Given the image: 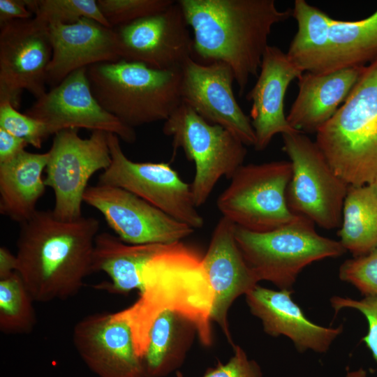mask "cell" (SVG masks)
<instances>
[{
	"mask_svg": "<svg viewBox=\"0 0 377 377\" xmlns=\"http://www.w3.org/2000/svg\"><path fill=\"white\" fill-rule=\"evenodd\" d=\"M303 73L279 47L267 46L257 81L246 95V99L252 102L250 119L256 150L267 148L276 134L300 133L287 121L284 99L289 84Z\"/></svg>",
	"mask_w": 377,
	"mask_h": 377,
	"instance_id": "cell-19",
	"label": "cell"
},
{
	"mask_svg": "<svg viewBox=\"0 0 377 377\" xmlns=\"http://www.w3.org/2000/svg\"><path fill=\"white\" fill-rule=\"evenodd\" d=\"M48 27L52 54L47 84L52 87L78 69L121 59L113 28L88 18L69 24H50Z\"/></svg>",
	"mask_w": 377,
	"mask_h": 377,
	"instance_id": "cell-20",
	"label": "cell"
},
{
	"mask_svg": "<svg viewBox=\"0 0 377 377\" xmlns=\"http://www.w3.org/2000/svg\"><path fill=\"white\" fill-rule=\"evenodd\" d=\"M316 142L334 172L349 186L377 182V58L365 66Z\"/></svg>",
	"mask_w": 377,
	"mask_h": 377,
	"instance_id": "cell-4",
	"label": "cell"
},
{
	"mask_svg": "<svg viewBox=\"0 0 377 377\" xmlns=\"http://www.w3.org/2000/svg\"><path fill=\"white\" fill-rule=\"evenodd\" d=\"M330 304L335 313L348 308L360 311L365 317L368 332L362 338V341L377 362V297L367 296L361 300H355L334 295L331 297Z\"/></svg>",
	"mask_w": 377,
	"mask_h": 377,
	"instance_id": "cell-33",
	"label": "cell"
},
{
	"mask_svg": "<svg viewBox=\"0 0 377 377\" xmlns=\"http://www.w3.org/2000/svg\"><path fill=\"white\" fill-rule=\"evenodd\" d=\"M377 58V10L356 21L330 17L324 52L314 73L365 66Z\"/></svg>",
	"mask_w": 377,
	"mask_h": 377,
	"instance_id": "cell-25",
	"label": "cell"
},
{
	"mask_svg": "<svg viewBox=\"0 0 377 377\" xmlns=\"http://www.w3.org/2000/svg\"><path fill=\"white\" fill-rule=\"evenodd\" d=\"M48 159L45 153L26 150L0 164V212L19 224L29 219L46 185L43 173Z\"/></svg>",
	"mask_w": 377,
	"mask_h": 377,
	"instance_id": "cell-23",
	"label": "cell"
},
{
	"mask_svg": "<svg viewBox=\"0 0 377 377\" xmlns=\"http://www.w3.org/2000/svg\"><path fill=\"white\" fill-rule=\"evenodd\" d=\"M338 236L341 245L354 257L377 248V182L349 186Z\"/></svg>",
	"mask_w": 377,
	"mask_h": 377,
	"instance_id": "cell-27",
	"label": "cell"
},
{
	"mask_svg": "<svg viewBox=\"0 0 377 377\" xmlns=\"http://www.w3.org/2000/svg\"><path fill=\"white\" fill-rule=\"evenodd\" d=\"M28 144L0 128V164L6 163L25 150Z\"/></svg>",
	"mask_w": 377,
	"mask_h": 377,
	"instance_id": "cell-36",
	"label": "cell"
},
{
	"mask_svg": "<svg viewBox=\"0 0 377 377\" xmlns=\"http://www.w3.org/2000/svg\"><path fill=\"white\" fill-rule=\"evenodd\" d=\"M283 150L292 165L286 191L290 211L319 227H340L349 185L332 169L316 144L304 133L283 134Z\"/></svg>",
	"mask_w": 377,
	"mask_h": 377,
	"instance_id": "cell-9",
	"label": "cell"
},
{
	"mask_svg": "<svg viewBox=\"0 0 377 377\" xmlns=\"http://www.w3.org/2000/svg\"><path fill=\"white\" fill-rule=\"evenodd\" d=\"M34 17L47 24H73L82 18L110 27L96 0H24Z\"/></svg>",
	"mask_w": 377,
	"mask_h": 377,
	"instance_id": "cell-29",
	"label": "cell"
},
{
	"mask_svg": "<svg viewBox=\"0 0 377 377\" xmlns=\"http://www.w3.org/2000/svg\"><path fill=\"white\" fill-rule=\"evenodd\" d=\"M181 69L182 101L208 122L231 132L246 146H254V130L250 117L236 101L230 67L219 61L201 64L190 57Z\"/></svg>",
	"mask_w": 377,
	"mask_h": 377,
	"instance_id": "cell-16",
	"label": "cell"
},
{
	"mask_svg": "<svg viewBox=\"0 0 377 377\" xmlns=\"http://www.w3.org/2000/svg\"><path fill=\"white\" fill-rule=\"evenodd\" d=\"M16 256L5 246L0 248V279L16 272Z\"/></svg>",
	"mask_w": 377,
	"mask_h": 377,
	"instance_id": "cell-37",
	"label": "cell"
},
{
	"mask_svg": "<svg viewBox=\"0 0 377 377\" xmlns=\"http://www.w3.org/2000/svg\"><path fill=\"white\" fill-rule=\"evenodd\" d=\"M73 343L98 377H145L127 324L113 313L88 315L75 325Z\"/></svg>",
	"mask_w": 377,
	"mask_h": 377,
	"instance_id": "cell-17",
	"label": "cell"
},
{
	"mask_svg": "<svg viewBox=\"0 0 377 377\" xmlns=\"http://www.w3.org/2000/svg\"><path fill=\"white\" fill-rule=\"evenodd\" d=\"M163 133L172 138L174 156L182 148L195 164L191 185L196 207L207 202L221 178L231 179L246 156V145L235 135L183 102L164 121Z\"/></svg>",
	"mask_w": 377,
	"mask_h": 377,
	"instance_id": "cell-7",
	"label": "cell"
},
{
	"mask_svg": "<svg viewBox=\"0 0 377 377\" xmlns=\"http://www.w3.org/2000/svg\"><path fill=\"white\" fill-rule=\"evenodd\" d=\"M24 0H0V25L16 20L32 18Z\"/></svg>",
	"mask_w": 377,
	"mask_h": 377,
	"instance_id": "cell-35",
	"label": "cell"
},
{
	"mask_svg": "<svg viewBox=\"0 0 377 377\" xmlns=\"http://www.w3.org/2000/svg\"><path fill=\"white\" fill-rule=\"evenodd\" d=\"M196 332L193 323L170 310L154 320L145 352L140 359L145 377H163L177 369Z\"/></svg>",
	"mask_w": 377,
	"mask_h": 377,
	"instance_id": "cell-26",
	"label": "cell"
},
{
	"mask_svg": "<svg viewBox=\"0 0 377 377\" xmlns=\"http://www.w3.org/2000/svg\"><path fill=\"white\" fill-rule=\"evenodd\" d=\"M108 139L111 163L97 184L124 188L194 230L202 228L204 219L195 205L191 185L169 163L133 161L117 135L108 133Z\"/></svg>",
	"mask_w": 377,
	"mask_h": 377,
	"instance_id": "cell-11",
	"label": "cell"
},
{
	"mask_svg": "<svg viewBox=\"0 0 377 377\" xmlns=\"http://www.w3.org/2000/svg\"><path fill=\"white\" fill-rule=\"evenodd\" d=\"M235 237L258 281H269L279 289L292 290L298 275L309 265L346 252L339 241L319 235L315 223L301 216L263 232L235 226Z\"/></svg>",
	"mask_w": 377,
	"mask_h": 377,
	"instance_id": "cell-6",
	"label": "cell"
},
{
	"mask_svg": "<svg viewBox=\"0 0 377 377\" xmlns=\"http://www.w3.org/2000/svg\"><path fill=\"white\" fill-rule=\"evenodd\" d=\"M34 300L20 274L0 279V330L7 334L30 333L36 323Z\"/></svg>",
	"mask_w": 377,
	"mask_h": 377,
	"instance_id": "cell-28",
	"label": "cell"
},
{
	"mask_svg": "<svg viewBox=\"0 0 377 377\" xmlns=\"http://www.w3.org/2000/svg\"><path fill=\"white\" fill-rule=\"evenodd\" d=\"M83 201L97 209L121 241L129 244L180 242L194 229L121 188L89 186Z\"/></svg>",
	"mask_w": 377,
	"mask_h": 377,
	"instance_id": "cell-13",
	"label": "cell"
},
{
	"mask_svg": "<svg viewBox=\"0 0 377 377\" xmlns=\"http://www.w3.org/2000/svg\"><path fill=\"white\" fill-rule=\"evenodd\" d=\"M292 175L289 161L241 165L220 193L216 207L236 226L258 232L272 230L297 218L287 202Z\"/></svg>",
	"mask_w": 377,
	"mask_h": 377,
	"instance_id": "cell-8",
	"label": "cell"
},
{
	"mask_svg": "<svg viewBox=\"0 0 377 377\" xmlns=\"http://www.w3.org/2000/svg\"><path fill=\"white\" fill-rule=\"evenodd\" d=\"M364 67L303 73L298 79V94L286 116L289 124L300 133H316L346 101Z\"/></svg>",
	"mask_w": 377,
	"mask_h": 377,
	"instance_id": "cell-22",
	"label": "cell"
},
{
	"mask_svg": "<svg viewBox=\"0 0 377 377\" xmlns=\"http://www.w3.org/2000/svg\"><path fill=\"white\" fill-rule=\"evenodd\" d=\"M233 355L226 364H218L210 368L202 377H263L261 369L258 363L249 359L246 352L239 346H233ZM177 377H184L180 371Z\"/></svg>",
	"mask_w": 377,
	"mask_h": 377,
	"instance_id": "cell-34",
	"label": "cell"
},
{
	"mask_svg": "<svg viewBox=\"0 0 377 377\" xmlns=\"http://www.w3.org/2000/svg\"><path fill=\"white\" fill-rule=\"evenodd\" d=\"M163 245L129 244L109 232H99L95 239L92 270L105 272L110 281L94 288L121 295L139 289L144 266Z\"/></svg>",
	"mask_w": 377,
	"mask_h": 377,
	"instance_id": "cell-24",
	"label": "cell"
},
{
	"mask_svg": "<svg viewBox=\"0 0 377 377\" xmlns=\"http://www.w3.org/2000/svg\"><path fill=\"white\" fill-rule=\"evenodd\" d=\"M339 277L354 286L364 297H377V248L344 261L339 267Z\"/></svg>",
	"mask_w": 377,
	"mask_h": 377,
	"instance_id": "cell-32",
	"label": "cell"
},
{
	"mask_svg": "<svg viewBox=\"0 0 377 377\" xmlns=\"http://www.w3.org/2000/svg\"><path fill=\"white\" fill-rule=\"evenodd\" d=\"M346 377H367V373L364 369H360L355 371L348 372Z\"/></svg>",
	"mask_w": 377,
	"mask_h": 377,
	"instance_id": "cell-38",
	"label": "cell"
},
{
	"mask_svg": "<svg viewBox=\"0 0 377 377\" xmlns=\"http://www.w3.org/2000/svg\"><path fill=\"white\" fill-rule=\"evenodd\" d=\"M172 0H98V7L111 28L134 22L161 12Z\"/></svg>",
	"mask_w": 377,
	"mask_h": 377,
	"instance_id": "cell-30",
	"label": "cell"
},
{
	"mask_svg": "<svg viewBox=\"0 0 377 377\" xmlns=\"http://www.w3.org/2000/svg\"><path fill=\"white\" fill-rule=\"evenodd\" d=\"M178 1L166 9L113 28L121 59L158 70L180 69L193 53V40Z\"/></svg>",
	"mask_w": 377,
	"mask_h": 377,
	"instance_id": "cell-14",
	"label": "cell"
},
{
	"mask_svg": "<svg viewBox=\"0 0 377 377\" xmlns=\"http://www.w3.org/2000/svg\"><path fill=\"white\" fill-rule=\"evenodd\" d=\"M20 226L16 272L34 301L45 303L75 295L93 272L99 221L84 216L62 220L52 210L38 209Z\"/></svg>",
	"mask_w": 377,
	"mask_h": 377,
	"instance_id": "cell-2",
	"label": "cell"
},
{
	"mask_svg": "<svg viewBox=\"0 0 377 377\" xmlns=\"http://www.w3.org/2000/svg\"><path fill=\"white\" fill-rule=\"evenodd\" d=\"M52 54L48 24L36 17L0 25V101L18 109L24 90L43 96Z\"/></svg>",
	"mask_w": 377,
	"mask_h": 377,
	"instance_id": "cell-12",
	"label": "cell"
},
{
	"mask_svg": "<svg viewBox=\"0 0 377 377\" xmlns=\"http://www.w3.org/2000/svg\"><path fill=\"white\" fill-rule=\"evenodd\" d=\"M0 128L38 149L49 137L41 121L20 113L7 100L0 101Z\"/></svg>",
	"mask_w": 377,
	"mask_h": 377,
	"instance_id": "cell-31",
	"label": "cell"
},
{
	"mask_svg": "<svg viewBox=\"0 0 377 377\" xmlns=\"http://www.w3.org/2000/svg\"><path fill=\"white\" fill-rule=\"evenodd\" d=\"M135 302L113 313L130 328L140 359L154 320L168 310L190 320L204 346L212 344L214 295L197 251L182 241L164 244L144 266Z\"/></svg>",
	"mask_w": 377,
	"mask_h": 377,
	"instance_id": "cell-1",
	"label": "cell"
},
{
	"mask_svg": "<svg viewBox=\"0 0 377 377\" xmlns=\"http://www.w3.org/2000/svg\"><path fill=\"white\" fill-rule=\"evenodd\" d=\"M25 114L41 121L49 136L62 130L81 128L114 133L129 144L137 138L134 128L107 112L96 99L87 68L71 73L36 99Z\"/></svg>",
	"mask_w": 377,
	"mask_h": 377,
	"instance_id": "cell-15",
	"label": "cell"
},
{
	"mask_svg": "<svg viewBox=\"0 0 377 377\" xmlns=\"http://www.w3.org/2000/svg\"><path fill=\"white\" fill-rule=\"evenodd\" d=\"M87 75L100 105L132 128L165 121L182 102L181 68L158 70L120 59L89 66Z\"/></svg>",
	"mask_w": 377,
	"mask_h": 377,
	"instance_id": "cell-5",
	"label": "cell"
},
{
	"mask_svg": "<svg viewBox=\"0 0 377 377\" xmlns=\"http://www.w3.org/2000/svg\"><path fill=\"white\" fill-rule=\"evenodd\" d=\"M177 1L193 30V52L207 63L228 64L240 95L258 74L273 26L292 15L274 0Z\"/></svg>",
	"mask_w": 377,
	"mask_h": 377,
	"instance_id": "cell-3",
	"label": "cell"
},
{
	"mask_svg": "<svg viewBox=\"0 0 377 377\" xmlns=\"http://www.w3.org/2000/svg\"><path fill=\"white\" fill-rule=\"evenodd\" d=\"M235 225L221 217L212 232L202 265L213 292L211 317L235 346L229 330L228 313L234 301L246 295L258 281L247 265L235 237Z\"/></svg>",
	"mask_w": 377,
	"mask_h": 377,
	"instance_id": "cell-18",
	"label": "cell"
},
{
	"mask_svg": "<svg viewBox=\"0 0 377 377\" xmlns=\"http://www.w3.org/2000/svg\"><path fill=\"white\" fill-rule=\"evenodd\" d=\"M108 133L93 131L87 138L70 128L54 135L44 181L54 194L52 210L57 218L72 221L82 217L84 193L89 179L111 163Z\"/></svg>",
	"mask_w": 377,
	"mask_h": 377,
	"instance_id": "cell-10",
	"label": "cell"
},
{
	"mask_svg": "<svg viewBox=\"0 0 377 377\" xmlns=\"http://www.w3.org/2000/svg\"><path fill=\"white\" fill-rule=\"evenodd\" d=\"M292 290H274L258 284L246 295L251 313L272 337L289 338L299 352H327L343 327H326L311 322L292 299Z\"/></svg>",
	"mask_w": 377,
	"mask_h": 377,
	"instance_id": "cell-21",
	"label": "cell"
}]
</instances>
